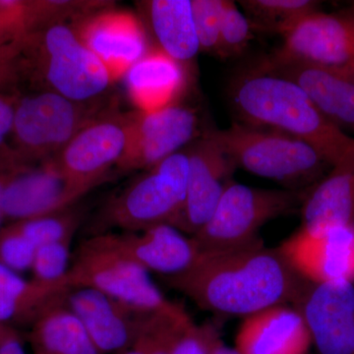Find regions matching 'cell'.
<instances>
[{
    "label": "cell",
    "mask_w": 354,
    "mask_h": 354,
    "mask_svg": "<svg viewBox=\"0 0 354 354\" xmlns=\"http://www.w3.org/2000/svg\"><path fill=\"white\" fill-rule=\"evenodd\" d=\"M212 354H241L235 348H230V346H225V342L221 341L218 342V346L214 349Z\"/></svg>",
    "instance_id": "74e56055"
},
{
    "label": "cell",
    "mask_w": 354,
    "mask_h": 354,
    "mask_svg": "<svg viewBox=\"0 0 354 354\" xmlns=\"http://www.w3.org/2000/svg\"><path fill=\"white\" fill-rule=\"evenodd\" d=\"M239 6L254 31L274 32L281 37L305 16L319 10L314 0H241Z\"/></svg>",
    "instance_id": "484cf974"
},
{
    "label": "cell",
    "mask_w": 354,
    "mask_h": 354,
    "mask_svg": "<svg viewBox=\"0 0 354 354\" xmlns=\"http://www.w3.org/2000/svg\"><path fill=\"white\" fill-rule=\"evenodd\" d=\"M102 234L120 252L162 278L181 274L200 254L194 239L171 225H155L139 232Z\"/></svg>",
    "instance_id": "d6986e66"
},
{
    "label": "cell",
    "mask_w": 354,
    "mask_h": 354,
    "mask_svg": "<svg viewBox=\"0 0 354 354\" xmlns=\"http://www.w3.org/2000/svg\"><path fill=\"white\" fill-rule=\"evenodd\" d=\"M189 160L186 148L147 169L106 204L97 232H139L158 225H174L187 189Z\"/></svg>",
    "instance_id": "52a82bcc"
},
{
    "label": "cell",
    "mask_w": 354,
    "mask_h": 354,
    "mask_svg": "<svg viewBox=\"0 0 354 354\" xmlns=\"http://www.w3.org/2000/svg\"><path fill=\"white\" fill-rule=\"evenodd\" d=\"M65 304L101 354H118L132 346L147 317L152 315L88 288H72Z\"/></svg>",
    "instance_id": "e0dca14e"
},
{
    "label": "cell",
    "mask_w": 354,
    "mask_h": 354,
    "mask_svg": "<svg viewBox=\"0 0 354 354\" xmlns=\"http://www.w3.org/2000/svg\"><path fill=\"white\" fill-rule=\"evenodd\" d=\"M186 65L152 48L125 74L128 94L141 111H153L179 102L187 87Z\"/></svg>",
    "instance_id": "7402d4cb"
},
{
    "label": "cell",
    "mask_w": 354,
    "mask_h": 354,
    "mask_svg": "<svg viewBox=\"0 0 354 354\" xmlns=\"http://www.w3.org/2000/svg\"><path fill=\"white\" fill-rule=\"evenodd\" d=\"M68 279L44 283L26 279L0 265V324L32 326L48 310L64 304L71 290Z\"/></svg>",
    "instance_id": "603a6c76"
},
{
    "label": "cell",
    "mask_w": 354,
    "mask_h": 354,
    "mask_svg": "<svg viewBox=\"0 0 354 354\" xmlns=\"http://www.w3.org/2000/svg\"><path fill=\"white\" fill-rule=\"evenodd\" d=\"M127 113L111 106L69 142L58 155L57 164L79 197L101 183L116 167L127 146Z\"/></svg>",
    "instance_id": "30bf717a"
},
{
    "label": "cell",
    "mask_w": 354,
    "mask_h": 354,
    "mask_svg": "<svg viewBox=\"0 0 354 354\" xmlns=\"http://www.w3.org/2000/svg\"><path fill=\"white\" fill-rule=\"evenodd\" d=\"M227 0H191L200 51L215 55Z\"/></svg>",
    "instance_id": "f546056e"
},
{
    "label": "cell",
    "mask_w": 354,
    "mask_h": 354,
    "mask_svg": "<svg viewBox=\"0 0 354 354\" xmlns=\"http://www.w3.org/2000/svg\"><path fill=\"white\" fill-rule=\"evenodd\" d=\"M272 53L354 76V4L339 12L318 10L298 21Z\"/></svg>",
    "instance_id": "8fae6325"
},
{
    "label": "cell",
    "mask_w": 354,
    "mask_h": 354,
    "mask_svg": "<svg viewBox=\"0 0 354 354\" xmlns=\"http://www.w3.org/2000/svg\"><path fill=\"white\" fill-rule=\"evenodd\" d=\"M30 344L32 354H101L65 304L48 310L36 321L31 327Z\"/></svg>",
    "instance_id": "d4e9b609"
},
{
    "label": "cell",
    "mask_w": 354,
    "mask_h": 354,
    "mask_svg": "<svg viewBox=\"0 0 354 354\" xmlns=\"http://www.w3.org/2000/svg\"><path fill=\"white\" fill-rule=\"evenodd\" d=\"M300 212L301 227L312 232L354 225V152L309 188Z\"/></svg>",
    "instance_id": "44dd1931"
},
{
    "label": "cell",
    "mask_w": 354,
    "mask_h": 354,
    "mask_svg": "<svg viewBox=\"0 0 354 354\" xmlns=\"http://www.w3.org/2000/svg\"><path fill=\"white\" fill-rule=\"evenodd\" d=\"M189 160L187 189L172 227L193 236L209 220L237 167L208 131L186 147Z\"/></svg>",
    "instance_id": "7c38bea8"
},
{
    "label": "cell",
    "mask_w": 354,
    "mask_h": 354,
    "mask_svg": "<svg viewBox=\"0 0 354 354\" xmlns=\"http://www.w3.org/2000/svg\"><path fill=\"white\" fill-rule=\"evenodd\" d=\"M279 251L305 279L313 283H354V225L312 232L300 227Z\"/></svg>",
    "instance_id": "5bb4252c"
},
{
    "label": "cell",
    "mask_w": 354,
    "mask_h": 354,
    "mask_svg": "<svg viewBox=\"0 0 354 354\" xmlns=\"http://www.w3.org/2000/svg\"><path fill=\"white\" fill-rule=\"evenodd\" d=\"M319 354H354V283H310L293 305Z\"/></svg>",
    "instance_id": "9a60e30c"
},
{
    "label": "cell",
    "mask_w": 354,
    "mask_h": 354,
    "mask_svg": "<svg viewBox=\"0 0 354 354\" xmlns=\"http://www.w3.org/2000/svg\"><path fill=\"white\" fill-rule=\"evenodd\" d=\"M311 344L304 317L291 305L245 317L235 335V348L241 354H307Z\"/></svg>",
    "instance_id": "ffe728a7"
},
{
    "label": "cell",
    "mask_w": 354,
    "mask_h": 354,
    "mask_svg": "<svg viewBox=\"0 0 354 354\" xmlns=\"http://www.w3.org/2000/svg\"><path fill=\"white\" fill-rule=\"evenodd\" d=\"M221 342L220 328L213 323L190 322L179 330L171 354H212Z\"/></svg>",
    "instance_id": "1f68e13d"
},
{
    "label": "cell",
    "mask_w": 354,
    "mask_h": 354,
    "mask_svg": "<svg viewBox=\"0 0 354 354\" xmlns=\"http://www.w3.org/2000/svg\"><path fill=\"white\" fill-rule=\"evenodd\" d=\"M209 133L237 167L283 184L286 189H308L332 167L306 142L270 128L237 121Z\"/></svg>",
    "instance_id": "277c9868"
},
{
    "label": "cell",
    "mask_w": 354,
    "mask_h": 354,
    "mask_svg": "<svg viewBox=\"0 0 354 354\" xmlns=\"http://www.w3.org/2000/svg\"><path fill=\"white\" fill-rule=\"evenodd\" d=\"M25 75L41 91L78 102L104 97L114 81L72 25L58 23L21 39Z\"/></svg>",
    "instance_id": "3957f363"
},
{
    "label": "cell",
    "mask_w": 354,
    "mask_h": 354,
    "mask_svg": "<svg viewBox=\"0 0 354 354\" xmlns=\"http://www.w3.org/2000/svg\"><path fill=\"white\" fill-rule=\"evenodd\" d=\"M253 26L234 1H225L215 55L230 58L242 55L253 38Z\"/></svg>",
    "instance_id": "83f0119b"
},
{
    "label": "cell",
    "mask_w": 354,
    "mask_h": 354,
    "mask_svg": "<svg viewBox=\"0 0 354 354\" xmlns=\"http://www.w3.org/2000/svg\"><path fill=\"white\" fill-rule=\"evenodd\" d=\"M227 93L239 122L302 140L332 167L354 152L353 137L330 123L297 84L260 59L236 71Z\"/></svg>",
    "instance_id": "7a4b0ae2"
},
{
    "label": "cell",
    "mask_w": 354,
    "mask_h": 354,
    "mask_svg": "<svg viewBox=\"0 0 354 354\" xmlns=\"http://www.w3.org/2000/svg\"><path fill=\"white\" fill-rule=\"evenodd\" d=\"M270 69L301 88L330 123L354 132V76L318 65L281 59L272 55L260 58Z\"/></svg>",
    "instance_id": "ac0fdd59"
},
{
    "label": "cell",
    "mask_w": 354,
    "mask_h": 354,
    "mask_svg": "<svg viewBox=\"0 0 354 354\" xmlns=\"http://www.w3.org/2000/svg\"><path fill=\"white\" fill-rule=\"evenodd\" d=\"M0 354H27L17 330H11L0 344Z\"/></svg>",
    "instance_id": "d590c367"
},
{
    "label": "cell",
    "mask_w": 354,
    "mask_h": 354,
    "mask_svg": "<svg viewBox=\"0 0 354 354\" xmlns=\"http://www.w3.org/2000/svg\"><path fill=\"white\" fill-rule=\"evenodd\" d=\"M81 41L109 70L114 82L151 50L145 26L132 12L109 6L72 23Z\"/></svg>",
    "instance_id": "4fadbf2b"
},
{
    "label": "cell",
    "mask_w": 354,
    "mask_h": 354,
    "mask_svg": "<svg viewBox=\"0 0 354 354\" xmlns=\"http://www.w3.org/2000/svg\"><path fill=\"white\" fill-rule=\"evenodd\" d=\"M23 167H25L15 164L12 160L0 153V227H1L2 221H4L3 214H2V195H3L4 189L11 177Z\"/></svg>",
    "instance_id": "e575fe53"
},
{
    "label": "cell",
    "mask_w": 354,
    "mask_h": 354,
    "mask_svg": "<svg viewBox=\"0 0 354 354\" xmlns=\"http://www.w3.org/2000/svg\"><path fill=\"white\" fill-rule=\"evenodd\" d=\"M118 354H147V341L142 330L134 344Z\"/></svg>",
    "instance_id": "8d00e7d4"
},
{
    "label": "cell",
    "mask_w": 354,
    "mask_h": 354,
    "mask_svg": "<svg viewBox=\"0 0 354 354\" xmlns=\"http://www.w3.org/2000/svg\"><path fill=\"white\" fill-rule=\"evenodd\" d=\"M111 106L104 97L78 102L48 91L20 97L9 136L11 145L4 148L18 165L39 164L58 155Z\"/></svg>",
    "instance_id": "5b68a950"
},
{
    "label": "cell",
    "mask_w": 354,
    "mask_h": 354,
    "mask_svg": "<svg viewBox=\"0 0 354 354\" xmlns=\"http://www.w3.org/2000/svg\"><path fill=\"white\" fill-rule=\"evenodd\" d=\"M24 75L21 39L0 41V93L10 92Z\"/></svg>",
    "instance_id": "d6a6232c"
},
{
    "label": "cell",
    "mask_w": 354,
    "mask_h": 354,
    "mask_svg": "<svg viewBox=\"0 0 354 354\" xmlns=\"http://www.w3.org/2000/svg\"><path fill=\"white\" fill-rule=\"evenodd\" d=\"M20 95L16 93H0V149L6 144L12 130L14 115Z\"/></svg>",
    "instance_id": "836d02e7"
},
{
    "label": "cell",
    "mask_w": 354,
    "mask_h": 354,
    "mask_svg": "<svg viewBox=\"0 0 354 354\" xmlns=\"http://www.w3.org/2000/svg\"><path fill=\"white\" fill-rule=\"evenodd\" d=\"M14 328L8 327V326L2 325L0 324V344H1L2 341L6 339L7 335Z\"/></svg>",
    "instance_id": "f35d334b"
},
{
    "label": "cell",
    "mask_w": 354,
    "mask_h": 354,
    "mask_svg": "<svg viewBox=\"0 0 354 354\" xmlns=\"http://www.w3.org/2000/svg\"><path fill=\"white\" fill-rule=\"evenodd\" d=\"M73 241L53 242L37 248L32 266V279L44 283L66 281Z\"/></svg>",
    "instance_id": "f1b7e54d"
},
{
    "label": "cell",
    "mask_w": 354,
    "mask_h": 354,
    "mask_svg": "<svg viewBox=\"0 0 354 354\" xmlns=\"http://www.w3.org/2000/svg\"><path fill=\"white\" fill-rule=\"evenodd\" d=\"M80 199L55 158L19 169L2 195L4 220L39 218L68 208Z\"/></svg>",
    "instance_id": "2e32d148"
},
{
    "label": "cell",
    "mask_w": 354,
    "mask_h": 354,
    "mask_svg": "<svg viewBox=\"0 0 354 354\" xmlns=\"http://www.w3.org/2000/svg\"><path fill=\"white\" fill-rule=\"evenodd\" d=\"M37 248L15 223L0 227V265L18 272L32 269Z\"/></svg>",
    "instance_id": "4dcf8cb0"
},
{
    "label": "cell",
    "mask_w": 354,
    "mask_h": 354,
    "mask_svg": "<svg viewBox=\"0 0 354 354\" xmlns=\"http://www.w3.org/2000/svg\"><path fill=\"white\" fill-rule=\"evenodd\" d=\"M158 50L179 64L187 65L200 51L191 0L141 2Z\"/></svg>",
    "instance_id": "cb8c5ba5"
},
{
    "label": "cell",
    "mask_w": 354,
    "mask_h": 354,
    "mask_svg": "<svg viewBox=\"0 0 354 354\" xmlns=\"http://www.w3.org/2000/svg\"><path fill=\"white\" fill-rule=\"evenodd\" d=\"M127 146L116 165L118 171H147L203 133L197 111L180 102L153 111L127 113Z\"/></svg>",
    "instance_id": "9c48e42d"
},
{
    "label": "cell",
    "mask_w": 354,
    "mask_h": 354,
    "mask_svg": "<svg viewBox=\"0 0 354 354\" xmlns=\"http://www.w3.org/2000/svg\"><path fill=\"white\" fill-rule=\"evenodd\" d=\"M308 189H263L232 181L206 225L191 237L201 252L248 245L260 239L266 223L301 209Z\"/></svg>",
    "instance_id": "ba28073f"
},
{
    "label": "cell",
    "mask_w": 354,
    "mask_h": 354,
    "mask_svg": "<svg viewBox=\"0 0 354 354\" xmlns=\"http://www.w3.org/2000/svg\"><path fill=\"white\" fill-rule=\"evenodd\" d=\"M67 279L72 288L101 291L142 313L189 316L165 298L150 272L120 252L104 234L86 239L72 254Z\"/></svg>",
    "instance_id": "8992f818"
},
{
    "label": "cell",
    "mask_w": 354,
    "mask_h": 354,
    "mask_svg": "<svg viewBox=\"0 0 354 354\" xmlns=\"http://www.w3.org/2000/svg\"><path fill=\"white\" fill-rule=\"evenodd\" d=\"M81 215L73 205L68 208L55 212L39 218L30 220L13 221L19 227L22 234L39 248L44 244L64 241H73L79 225Z\"/></svg>",
    "instance_id": "4316f807"
},
{
    "label": "cell",
    "mask_w": 354,
    "mask_h": 354,
    "mask_svg": "<svg viewBox=\"0 0 354 354\" xmlns=\"http://www.w3.org/2000/svg\"><path fill=\"white\" fill-rule=\"evenodd\" d=\"M162 279L203 310L243 318L277 305L293 306L310 283L279 247L267 248L261 239L230 250L200 251L187 270Z\"/></svg>",
    "instance_id": "6da1fadb"
},
{
    "label": "cell",
    "mask_w": 354,
    "mask_h": 354,
    "mask_svg": "<svg viewBox=\"0 0 354 354\" xmlns=\"http://www.w3.org/2000/svg\"><path fill=\"white\" fill-rule=\"evenodd\" d=\"M353 4H354V2H353Z\"/></svg>",
    "instance_id": "ab89813d"
}]
</instances>
